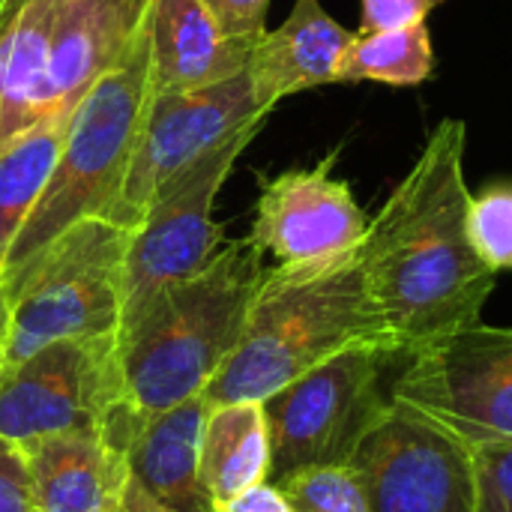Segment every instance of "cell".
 <instances>
[{
	"label": "cell",
	"instance_id": "1",
	"mask_svg": "<svg viewBox=\"0 0 512 512\" xmlns=\"http://www.w3.org/2000/svg\"><path fill=\"white\" fill-rule=\"evenodd\" d=\"M468 126L444 120L360 243L369 297L399 360L483 324L498 273L468 231Z\"/></svg>",
	"mask_w": 512,
	"mask_h": 512
},
{
	"label": "cell",
	"instance_id": "2",
	"mask_svg": "<svg viewBox=\"0 0 512 512\" xmlns=\"http://www.w3.org/2000/svg\"><path fill=\"white\" fill-rule=\"evenodd\" d=\"M354 345H378L396 357L369 297L360 249L312 264H276L252 297L237 348L201 396L210 405L267 402Z\"/></svg>",
	"mask_w": 512,
	"mask_h": 512
},
{
	"label": "cell",
	"instance_id": "3",
	"mask_svg": "<svg viewBox=\"0 0 512 512\" xmlns=\"http://www.w3.org/2000/svg\"><path fill=\"white\" fill-rule=\"evenodd\" d=\"M264 273V252L249 237L228 240L207 270L159 294L117 333L126 399L138 414L207 390L240 342Z\"/></svg>",
	"mask_w": 512,
	"mask_h": 512
},
{
	"label": "cell",
	"instance_id": "4",
	"mask_svg": "<svg viewBox=\"0 0 512 512\" xmlns=\"http://www.w3.org/2000/svg\"><path fill=\"white\" fill-rule=\"evenodd\" d=\"M153 0H3L0 144L66 120L129 51Z\"/></svg>",
	"mask_w": 512,
	"mask_h": 512
},
{
	"label": "cell",
	"instance_id": "5",
	"mask_svg": "<svg viewBox=\"0 0 512 512\" xmlns=\"http://www.w3.org/2000/svg\"><path fill=\"white\" fill-rule=\"evenodd\" d=\"M150 99L153 78L147 18L129 51L69 114L51 180L3 258V276L21 267L69 225L108 213L132 165Z\"/></svg>",
	"mask_w": 512,
	"mask_h": 512
},
{
	"label": "cell",
	"instance_id": "6",
	"mask_svg": "<svg viewBox=\"0 0 512 512\" xmlns=\"http://www.w3.org/2000/svg\"><path fill=\"white\" fill-rule=\"evenodd\" d=\"M126 246L129 228L87 216L6 273L0 282L3 369L63 339L117 333Z\"/></svg>",
	"mask_w": 512,
	"mask_h": 512
},
{
	"label": "cell",
	"instance_id": "7",
	"mask_svg": "<svg viewBox=\"0 0 512 512\" xmlns=\"http://www.w3.org/2000/svg\"><path fill=\"white\" fill-rule=\"evenodd\" d=\"M396 357L378 345H354L264 402L270 423V483L306 468L348 465L390 408L384 369Z\"/></svg>",
	"mask_w": 512,
	"mask_h": 512
},
{
	"label": "cell",
	"instance_id": "8",
	"mask_svg": "<svg viewBox=\"0 0 512 512\" xmlns=\"http://www.w3.org/2000/svg\"><path fill=\"white\" fill-rule=\"evenodd\" d=\"M390 399L468 453L512 444V327L477 324L405 357Z\"/></svg>",
	"mask_w": 512,
	"mask_h": 512
},
{
	"label": "cell",
	"instance_id": "9",
	"mask_svg": "<svg viewBox=\"0 0 512 512\" xmlns=\"http://www.w3.org/2000/svg\"><path fill=\"white\" fill-rule=\"evenodd\" d=\"M258 132L261 129H249L231 138L210 156L174 174L153 195L141 222L129 231L120 330L132 324L159 294L207 270L222 252L228 240L213 219V207L234 162Z\"/></svg>",
	"mask_w": 512,
	"mask_h": 512
},
{
	"label": "cell",
	"instance_id": "10",
	"mask_svg": "<svg viewBox=\"0 0 512 512\" xmlns=\"http://www.w3.org/2000/svg\"><path fill=\"white\" fill-rule=\"evenodd\" d=\"M126 405L117 333L54 342L0 372V435L21 447L105 429Z\"/></svg>",
	"mask_w": 512,
	"mask_h": 512
},
{
	"label": "cell",
	"instance_id": "11",
	"mask_svg": "<svg viewBox=\"0 0 512 512\" xmlns=\"http://www.w3.org/2000/svg\"><path fill=\"white\" fill-rule=\"evenodd\" d=\"M267 117L270 108L255 99L246 72L192 93L153 96L132 165L105 219L132 231L153 195L174 174L210 156L231 138L261 129Z\"/></svg>",
	"mask_w": 512,
	"mask_h": 512
},
{
	"label": "cell",
	"instance_id": "12",
	"mask_svg": "<svg viewBox=\"0 0 512 512\" xmlns=\"http://www.w3.org/2000/svg\"><path fill=\"white\" fill-rule=\"evenodd\" d=\"M348 468L372 512H477L474 456L393 399Z\"/></svg>",
	"mask_w": 512,
	"mask_h": 512
},
{
	"label": "cell",
	"instance_id": "13",
	"mask_svg": "<svg viewBox=\"0 0 512 512\" xmlns=\"http://www.w3.org/2000/svg\"><path fill=\"white\" fill-rule=\"evenodd\" d=\"M339 147L312 168L261 180L249 240L276 264H312L360 249L369 219L345 180L333 177Z\"/></svg>",
	"mask_w": 512,
	"mask_h": 512
},
{
	"label": "cell",
	"instance_id": "14",
	"mask_svg": "<svg viewBox=\"0 0 512 512\" xmlns=\"http://www.w3.org/2000/svg\"><path fill=\"white\" fill-rule=\"evenodd\" d=\"M138 411L126 405L105 429L27 444L39 512H120L132 468L129 438Z\"/></svg>",
	"mask_w": 512,
	"mask_h": 512
},
{
	"label": "cell",
	"instance_id": "15",
	"mask_svg": "<svg viewBox=\"0 0 512 512\" xmlns=\"http://www.w3.org/2000/svg\"><path fill=\"white\" fill-rule=\"evenodd\" d=\"M351 39L354 33L318 0H294L288 18L252 45L246 75L255 99L273 111L285 96L336 84V66Z\"/></svg>",
	"mask_w": 512,
	"mask_h": 512
},
{
	"label": "cell",
	"instance_id": "16",
	"mask_svg": "<svg viewBox=\"0 0 512 512\" xmlns=\"http://www.w3.org/2000/svg\"><path fill=\"white\" fill-rule=\"evenodd\" d=\"M252 45L222 33L201 0H153L150 78L153 96L192 93L246 72Z\"/></svg>",
	"mask_w": 512,
	"mask_h": 512
},
{
	"label": "cell",
	"instance_id": "17",
	"mask_svg": "<svg viewBox=\"0 0 512 512\" xmlns=\"http://www.w3.org/2000/svg\"><path fill=\"white\" fill-rule=\"evenodd\" d=\"M210 402L192 396L156 414H138L129 438L132 480L174 512H216L201 480V438Z\"/></svg>",
	"mask_w": 512,
	"mask_h": 512
},
{
	"label": "cell",
	"instance_id": "18",
	"mask_svg": "<svg viewBox=\"0 0 512 512\" xmlns=\"http://www.w3.org/2000/svg\"><path fill=\"white\" fill-rule=\"evenodd\" d=\"M270 423L264 402L210 405L201 438V480L219 507L270 480Z\"/></svg>",
	"mask_w": 512,
	"mask_h": 512
},
{
	"label": "cell",
	"instance_id": "19",
	"mask_svg": "<svg viewBox=\"0 0 512 512\" xmlns=\"http://www.w3.org/2000/svg\"><path fill=\"white\" fill-rule=\"evenodd\" d=\"M66 120L39 123L0 144V261L42 198L66 138Z\"/></svg>",
	"mask_w": 512,
	"mask_h": 512
},
{
	"label": "cell",
	"instance_id": "20",
	"mask_svg": "<svg viewBox=\"0 0 512 512\" xmlns=\"http://www.w3.org/2000/svg\"><path fill=\"white\" fill-rule=\"evenodd\" d=\"M435 72V51L429 27L408 24L393 30H360L342 51L336 81H381L396 87H414Z\"/></svg>",
	"mask_w": 512,
	"mask_h": 512
},
{
	"label": "cell",
	"instance_id": "21",
	"mask_svg": "<svg viewBox=\"0 0 512 512\" xmlns=\"http://www.w3.org/2000/svg\"><path fill=\"white\" fill-rule=\"evenodd\" d=\"M294 512H372L366 492L348 465L306 468L276 483Z\"/></svg>",
	"mask_w": 512,
	"mask_h": 512
},
{
	"label": "cell",
	"instance_id": "22",
	"mask_svg": "<svg viewBox=\"0 0 512 512\" xmlns=\"http://www.w3.org/2000/svg\"><path fill=\"white\" fill-rule=\"evenodd\" d=\"M468 231L477 255L495 273L512 270V180L492 183L471 195Z\"/></svg>",
	"mask_w": 512,
	"mask_h": 512
},
{
	"label": "cell",
	"instance_id": "23",
	"mask_svg": "<svg viewBox=\"0 0 512 512\" xmlns=\"http://www.w3.org/2000/svg\"><path fill=\"white\" fill-rule=\"evenodd\" d=\"M477 512H512V444L477 450Z\"/></svg>",
	"mask_w": 512,
	"mask_h": 512
},
{
	"label": "cell",
	"instance_id": "24",
	"mask_svg": "<svg viewBox=\"0 0 512 512\" xmlns=\"http://www.w3.org/2000/svg\"><path fill=\"white\" fill-rule=\"evenodd\" d=\"M0 512H39L30 459L21 444L0 435Z\"/></svg>",
	"mask_w": 512,
	"mask_h": 512
},
{
	"label": "cell",
	"instance_id": "25",
	"mask_svg": "<svg viewBox=\"0 0 512 512\" xmlns=\"http://www.w3.org/2000/svg\"><path fill=\"white\" fill-rule=\"evenodd\" d=\"M207 12L216 18L222 33L234 42L255 45L267 33V9L270 0H201Z\"/></svg>",
	"mask_w": 512,
	"mask_h": 512
},
{
	"label": "cell",
	"instance_id": "26",
	"mask_svg": "<svg viewBox=\"0 0 512 512\" xmlns=\"http://www.w3.org/2000/svg\"><path fill=\"white\" fill-rule=\"evenodd\" d=\"M447 0H363L360 30H393L408 24H423L432 9Z\"/></svg>",
	"mask_w": 512,
	"mask_h": 512
},
{
	"label": "cell",
	"instance_id": "27",
	"mask_svg": "<svg viewBox=\"0 0 512 512\" xmlns=\"http://www.w3.org/2000/svg\"><path fill=\"white\" fill-rule=\"evenodd\" d=\"M216 512H294L291 501L285 498V492L276 486V483H261V486H252L249 492L219 504Z\"/></svg>",
	"mask_w": 512,
	"mask_h": 512
},
{
	"label": "cell",
	"instance_id": "28",
	"mask_svg": "<svg viewBox=\"0 0 512 512\" xmlns=\"http://www.w3.org/2000/svg\"><path fill=\"white\" fill-rule=\"evenodd\" d=\"M120 512H174L171 507L159 504L141 483L129 480V489H126V498H123V507Z\"/></svg>",
	"mask_w": 512,
	"mask_h": 512
},
{
	"label": "cell",
	"instance_id": "29",
	"mask_svg": "<svg viewBox=\"0 0 512 512\" xmlns=\"http://www.w3.org/2000/svg\"><path fill=\"white\" fill-rule=\"evenodd\" d=\"M0 372H3V330H0Z\"/></svg>",
	"mask_w": 512,
	"mask_h": 512
},
{
	"label": "cell",
	"instance_id": "30",
	"mask_svg": "<svg viewBox=\"0 0 512 512\" xmlns=\"http://www.w3.org/2000/svg\"><path fill=\"white\" fill-rule=\"evenodd\" d=\"M0 282H3V261H0Z\"/></svg>",
	"mask_w": 512,
	"mask_h": 512
},
{
	"label": "cell",
	"instance_id": "31",
	"mask_svg": "<svg viewBox=\"0 0 512 512\" xmlns=\"http://www.w3.org/2000/svg\"><path fill=\"white\" fill-rule=\"evenodd\" d=\"M0 6H3V0H0Z\"/></svg>",
	"mask_w": 512,
	"mask_h": 512
}]
</instances>
